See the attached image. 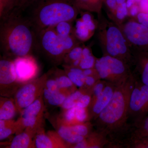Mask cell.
Listing matches in <instances>:
<instances>
[{"instance_id": "obj_1", "label": "cell", "mask_w": 148, "mask_h": 148, "mask_svg": "<svg viewBox=\"0 0 148 148\" xmlns=\"http://www.w3.org/2000/svg\"><path fill=\"white\" fill-rule=\"evenodd\" d=\"M136 75L133 74L118 86L110 103L92 121L95 130L105 135L106 148H125L131 124L128 122L130 99Z\"/></svg>"}, {"instance_id": "obj_2", "label": "cell", "mask_w": 148, "mask_h": 148, "mask_svg": "<svg viewBox=\"0 0 148 148\" xmlns=\"http://www.w3.org/2000/svg\"><path fill=\"white\" fill-rule=\"evenodd\" d=\"M37 33L23 12L15 8L0 19L2 56L14 59L36 52Z\"/></svg>"}, {"instance_id": "obj_3", "label": "cell", "mask_w": 148, "mask_h": 148, "mask_svg": "<svg viewBox=\"0 0 148 148\" xmlns=\"http://www.w3.org/2000/svg\"><path fill=\"white\" fill-rule=\"evenodd\" d=\"M80 11L75 0H35L23 12L37 33L62 21L74 22Z\"/></svg>"}, {"instance_id": "obj_4", "label": "cell", "mask_w": 148, "mask_h": 148, "mask_svg": "<svg viewBox=\"0 0 148 148\" xmlns=\"http://www.w3.org/2000/svg\"><path fill=\"white\" fill-rule=\"evenodd\" d=\"M96 37L103 55L120 59L134 66L133 51L119 26L101 13L98 14Z\"/></svg>"}, {"instance_id": "obj_5", "label": "cell", "mask_w": 148, "mask_h": 148, "mask_svg": "<svg viewBox=\"0 0 148 148\" xmlns=\"http://www.w3.org/2000/svg\"><path fill=\"white\" fill-rule=\"evenodd\" d=\"M36 52L42 54L54 65L63 63L66 53L62 40L53 27L37 32Z\"/></svg>"}, {"instance_id": "obj_6", "label": "cell", "mask_w": 148, "mask_h": 148, "mask_svg": "<svg viewBox=\"0 0 148 148\" xmlns=\"http://www.w3.org/2000/svg\"><path fill=\"white\" fill-rule=\"evenodd\" d=\"M94 68L101 79L116 86L121 84L133 74L131 66L109 56L97 58Z\"/></svg>"}, {"instance_id": "obj_7", "label": "cell", "mask_w": 148, "mask_h": 148, "mask_svg": "<svg viewBox=\"0 0 148 148\" xmlns=\"http://www.w3.org/2000/svg\"><path fill=\"white\" fill-rule=\"evenodd\" d=\"M135 75L128 108V122L130 124L148 115V86L141 81L136 74Z\"/></svg>"}, {"instance_id": "obj_8", "label": "cell", "mask_w": 148, "mask_h": 148, "mask_svg": "<svg viewBox=\"0 0 148 148\" xmlns=\"http://www.w3.org/2000/svg\"><path fill=\"white\" fill-rule=\"evenodd\" d=\"M118 25L132 51H148V27L129 16Z\"/></svg>"}, {"instance_id": "obj_9", "label": "cell", "mask_w": 148, "mask_h": 148, "mask_svg": "<svg viewBox=\"0 0 148 148\" xmlns=\"http://www.w3.org/2000/svg\"><path fill=\"white\" fill-rule=\"evenodd\" d=\"M47 73L21 86L14 97L17 112H21L43 95Z\"/></svg>"}, {"instance_id": "obj_10", "label": "cell", "mask_w": 148, "mask_h": 148, "mask_svg": "<svg viewBox=\"0 0 148 148\" xmlns=\"http://www.w3.org/2000/svg\"><path fill=\"white\" fill-rule=\"evenodd\" d=\"M13 60L3 56L1 58L0 94L1 97H12L23 85L16 79Z\"/></svg>"}, {"instance_id": "obj_11", "label": "cell", "mask_w": 148, "mask_h": 148, "mask_svg": "<svg viewBox=\"0 0 148 148\" xmlns=\"http://www.w3.org/2000/svg\"><path fill=\"white\" fill-rule=\"evenodd\" d=\"M13 61L16 79L19 83L24 84L34 79L38 72L39 68L33 55L17 57Z\"/></svg>"}, {"instance_id": "obj_12", "label": "cell", "mask_w": 148, "mask_h": 148, "mask_svg": "<svg viewBox=\"0 0 148 148\" xmlns=\"http://www.w3.org/2000/svg\"><path fill=\"white\" fill-rule=\"evenodd\" d=\"M81 17L77 18L74 27V33L80 42L88 40L95 34L98 26V20L95 19L89 12L81 10Z\"/></svg>"}, {"instance_id": "obj_13", "label": "cell", "mask_w": 148, "mask_h": 148, "mask_svg": "<svg viewBox=\"0 0 148 148\" xmlns=\"http://www.w3.org/2000/svg\"><path fill=\"white\" fill-rule=\"evenodd\" d=\"M34 141L35 148H69L57 132L49 131L45 133L41 127L37 131L34 137Z\"/></svg>"}, {"instance_id": "obj_14", "label": "cell", "mask_w": 148, "mask_h": 148, "mask_svg": "<svg viewBox=\"0 0 148 148\" xmlns=\"http://www.w3.org/2000/svg\"><path fill=\"white\" fill-rule=\"evenodd\" d=\"M118 86L108 82L101 95L87 109L89 115V121H93L108 106Z\"/></svg>"}, {"instance_id": "obj_15", "label": "cell", "mask_w": 148, "mask_h": 148, "mask_svg": "<svg viewBox=\"0 0 148 148\" xmlns=\"http://www.w3.org/2000/svg\"><path fill=\"white\" fill-rule=\"evenodd\" d=\"M134 66L133 71L141 81L148 86V51H133Z\"/></svg>"}, {"instance_id": "obj_16", "label": "cell", "mask_w": 148, "mask_h": 148, "mask_svg": "<svg viewBox=\"0 0 148 148\" xmlns=\"http://www.w3.org/2000/svg\"><path fill=\"white\" fill-rule=\"evenodd\" d=\"M130 124L131 127L126 148H129L130 144L135 140L148 138V115L139 121Z\"/></svg>"}, {"instance_id": "obj_17", "label": "cell", "mask_w": 148, "mask_h": 148, "mask_svg": "<svg viewBox=\"0 0 148 148\" xmlns=\"http://www.w3.org/2000/svg\"><path fill=\"white\" fill-rule=\"evenodd\" d=\"M57 123L56 132L67 144L69 148H72L74 145L86 139L84 137L76 134L69 126L64 125L58 121Z\"/></svg>"}, {"instance_id": "obj_18", "label": "cell", "mask_w": 148, "mask_h": 148, "mask_svg": "<svg viewBox=\"0 0 148 148\" xmlns=\"http://www.w3.org/2000/svg\"><path fill=\"white\" fill-rule=\"evenodd\" d=\"M34 132L25 130L21 133L16 134L12 140L7 148H35Z\"/></svg>"}, {"instance_id": "obj_19", "label": "cell", "mask_w": 148, "mask_h": 148, "mask_svg": "<svg viewBox=\"0 0 148 148\" xmlns=\"http://www.w3.org/2000/svg\"><path fill=\"white\" fill-rule=\"evenodd\" d=\"M17 112L13 98L1 96L0 98V120H12Z\"/></svg>"}, {"instance_id": "obj_20", "label": "cell", "mask_w": 148, "mask_h": 148, "mask_svg": "<svg viewBox=\"0 0 148 148\" xmlns=\"http://www.w3.org/2000/svg\"><path fill=\"white\" fill-rule=\"evenodd\" d=\"M51 71L61 89L70 93H73L77 90V86L73 83L64 70L55 68Z\"/></svg>"}, {"instance_id": "obj_21", "label": "cell", "mask_w": 148, "mask_h": 148, "mask_svg": "<svg viewBox=\"0 0 148 148\" xmlns=\"http://www.w3.org/2000/svg\"><path fill=\"white\" fill-rule=\"evenodd\" d=\"M71 94L66 90H61L53 92L44 88L43 97L49 105L53 106H61L66 98Z\"/></svg>"}, {"instance_id": "obj_22", "label": "cell", "mask_w": 148, "mask_h": 148, "mask_svg": "<svg viewBox=\"0 0 148 148\" xmlns=\"http://www.w3.org/2000/svg\"><path fill=\"white\" fill-rule=\"evenodd\" d=\"M83 43L75 47L66 53L63 62L64 65L78 68L84 46Z\"/></svg>"}, {"instance_id": "obj_23", "label": "cell", "mask_w": 148, "mask_h": 148, "mask_svg": "<svg viewBox=\"0 0 148 148\" xmlns=\"http://www.w3.org/2000/svg\"><path fill=\"white\" fill-rule=\"evenodd\" d=\"M75 2L80 10L99 14L102 13L104 0H75Z\"/></svg>"}, {"instance_id": "obj_24", "label": "cell", "mask_w": 148, "mask_h": 148, "mask_svg": "<svg viewBox=\"0 0 148 148\" xmlns=\"http://www.w3.org/2000/svg\"><path fill=\"white\" fill-rule=\"evenodd\" d=\"M84 141L86 148H106L108 144L106 136L95 130L85 139Z\"/></svg>"}, {"instance_id": "obj_25", "label": "cell", "mask_w": 148, "mask_h": 148, "mask_svg": "<svg viewBox=\"0 0 148 148\" xmlns=\"http://www.w3.org/2000/svg\"><path fill=\"white\" fill-rule=\"evenodd\" d=\"M64 71L68 77L76 86L82 87L84 84L86 76L83 70L76 67L63 65Z\"/></svg>"}, {"instance_id": "obj_26", "label": "cell", "mask_w": 148, "mask_h": 148, "mask_svg": "<svg viewBox=\"0 0 148 148\" xmlns=\"http://www.w3.org/2000/svg\"><path fill=\"white\" fill-rule=\"evenodd\" d=\"M96 59L90 47L84 46L78 68L84 70L94 68Z\"/></svg>"}, {"instance_id": "obj_27", "label": "cell", "mask_w": 148, "mask_h": 148, "mask_svg": "<svg viewBox=\"0 0 148 148\" xmlns=\"http://www.w3.org/2000/svg\"><path fill=\"white\" fill-rule=\"evenodd\" d=\"M16 121L13 120H0V140H5L16 133Z\"/></svg>"}, {"instance_id": "obj_28", "label": "cell", "mask_w": 148, "mask_h": 148, "mask_svg": "<svg viewBox=\"0 0 148 148\" xmlns=\"http://www.w3.org/2000/svg\"><path fill=\"white\" fill-rule=\"evenodd\" d=\"M85 90L86 89L84 88H79V89H77L69 95L61 106L63 111L75 107L79 99L85 91Z\"/></svg>"}, {"instance_id": "obj_29", "label": "cell", "mask_w": 148, "mask_h": 148, "mask_svg": "<svg viewBox=\"0 0 148 148\" xmlns=\"http://www.w3.org/2000/svg\"><path fill=\"white\" fill-rule=\"evenodd\" d=\"M69 127L76 134L86 138H87L94 130V126L92 123L90 122V121L75 125L70 126Z\"/></svg>"}, {"instance_id": "obj_30", "label": "cell", "mask_w": 148, "mask_h": 148, "mask_svg": "<svg viewBox=\"0 0 148 148\" xmlns=\"http://www.w3.org/2000/svg\"><path fill=\"white\" fill-rule=\"evenodd\" d=\"M72 21H62L52 27L58 36L66 37L74 33V27Z\"/></svg>"}, {"instance_id": "obj_31", "label": "cell", "mask_w": 148, "mask_h": 148, "mask_svg": "<svg viewBox=\"0 0 148 148\" xmlns=\"http://www.w3.org/2000/svg\"><path fill=\"white\" fill-rule=\"evenodd\" d=\"M108 82L103 79H100L96 83L91 90V99L90 105L88 107L92 106L101 95L106 87Z\"/></svg>"}, {"instance_id": "obj_32", "label": "cell", "mask_w": 148, "mask_h": 148, "mask_svg": "<svg viewBox=\"0 0 148 148\" xmlns=\"http://www.w3.org/2000/svg\"><path fill=\"white\" fill-rule=\"evenodd\" d=\"M16 7V0H0V19L10 13Z\"/></svg>"}, {"instance_id": "obj_33", "label": "cell", "mask_w": 148, "mask_h": 148, "mask_svg": "<svg viewBox=\"0 0 148 148\" xmlns=\"http://www.w3.org/2000/svg\"><path fill=\"white\" fill-rule=\"evenodd\" d=\"M92 89L86 88L85 91L81 96L77 102L76 107L83 108H86L88 107L91 101Z\"/></svg>"}, {"instance_id": "obj_34", "label": "cell", "mask_w": 148, "mask_h": 148, "mask_svg": "<svg viewBox=\"0 0 148 148\" xmlns=\"http://www.w3.org/2000/svg\"><path fill=\"white\" fill-rule=\"evenodd\" d=\"M104 4L107 9V15L109 19H110L114 14L118 5L116 0H104Z\"/></svg>"}, {"instance_id": "obj_35", "label": "cell", "mask_w": 148, "mask_h": 148, "mask_svg": "<svg viewBox=\"0 0 148 148\" xmlns=\"http://www.w3.org/2000/svg\"><path fill=\"white\" fill-rule=\"evenodd\" d=\"M129 148H148V138L135 140L130 144Z\"/></svg>"}, {"instance_id": "obj_36", "label": "cell", "mask_w": 148, "mask_h": 148, "mask_svg": "<svg viewBox=\"0 0 148 148\" xmlns=\"http://www.w3.org/2000/svg\"><path fill=\"white\" fill-rule=\"evenodd\" d=\"M139 23L148 27V14L144 12H139V13L134 17H132Z\"/></svg>"}, {"instance_id": "obj_37", "label": "cell", "mask_w": 148, "mask_h": 148, "mask_svg": "<svg viewBox=\"0 0 148 148\" xmlns=\"http://www.w3.org/2000/svg\"><path fill=\"white\" fill-rule=\"evenodd\" d=\"M35 0H16V7L18 9L24 12Z\"/></svg>"}, {"instance_id": "obj_38", "label": "cell", "mask_w": 148, "mask_h": 148, "mask_svg": "<svg viewBox=\"0 0 148 148\" xmlns=\"http://www.w3.org/2000/svg\"><path fill=\"white\" fill-rule=\"evenodd\" d=\"M140 7L138 4H135L128 9V16L134 17L139 12Z\"/></svg>"}, {"instance_id": "obj_39", "label": "cell", "mask_w": 148, "mask_h": 148, "mask_svg": "<svg viewBox=\"0 0 148 148\" xmlns=\"http://www.w3.org/2000/svg\"><path fill=\"white\" fill-rule=\"evenodd\" d=\"M141 1V0H127L126 3L127 8L129 9L133 5L140 3Z\"/></svg>"}, {"instance_id": "obj_40", "label": "cell", "mask_w": 148, "mask_h": 148, "mask_svg": "<svg viewBox=\"0 0 148 148\" xmlns=\"http://www.w3.org/2000/svg\"><path fill=\"white\" fill-rule=\"evenodd\" d=\"M127 0H116L117 3L118 5L122 4L125 3H126Z\"/></svg>"}]
</instances>
